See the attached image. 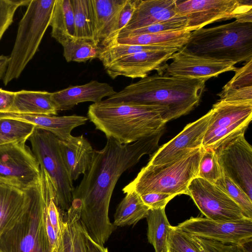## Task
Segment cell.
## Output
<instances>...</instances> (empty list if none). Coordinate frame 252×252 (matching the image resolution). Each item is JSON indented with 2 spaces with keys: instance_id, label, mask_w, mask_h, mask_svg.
<instances>
[{
  "instance_id": "6da1fadb",
  "label": "cell",
  "mask_w": 252,
  "mask_h": 252,
  "mask_svg": "<svg viewBox=\"0 0 252 252\" xmlns=\"http://www.w3.org/2000/svg\"><path fill=\"white\" fill-rule=\"evenodd\" d=\"M164 130L127 144L108 137L103 149L94 150L90 167L74 189L72 197L81 203L80 223L98 244L104 245L116 226L110 222L108 212L118 180L143 156L156 150Z\"/></svg>"
},
{
  "instance_id": "7a4b0ae2",
  "label": "cell",
  "mask_w": 252,
  "mask_h": 252,
  "mask_svg": "<svg viewBox=\"0 0 252 252\" xmlns=\"http://www.w3.org/2000/svg\"><path fill=\"white\" fill-rule=\"evenodd\" d=\"M205 82L159 74L147 76L103 100L163 108L167 123L188 114L198 105Z\"/></svg>"
},
{
  "instance_id": "3957f363",
  "label": "cell",
  "mask_w": 252,
  "mask_h": 252,
  "mask_svg": "<svg viewBox=\"0 0 252 252\" xmlns=\"http://www.w3.org/2000/svg\"><path fill=\"white\" fill-rule=\"evenodd\" d=\"M163 108L102 101L90 105L88 118L95 128L123 144L132 143L165 128Z\"/></svg>"
},
{
  "instance_id": "277c9868",
  "label": "cell",
  "mask_w": 252,
  "mask_h": 252,
  "mask_svg": "<svg viewBox=\"0 0 252 252\" xmlns=\"http://www.w3.org/2000/svg\"><path fill=\"white\" fill-rule=\"evenodd\" d=\"M40 171L38 181L23 190L27 200L23 213L0 235V252H51L43 218L51 178L43 169Z\"/></svg>"
},
{
  "instance_id": "5b68a950",
  "label": "cell",
  "mask_w": 252,
  "mask_h": 252,
  "mask_svg": "<svg viewBox=\"0 0 252 252\" xmlns=\"http://www.w3.org/2000/svg\"><path fill=\"white\" fill-rule=\"evenodd\" d=\"M184 47L206 58L235 64L252 60V23L233 22L190 32Z\"/></svg>"
},
{
  "instance_id": "8992f818",
  "label": "cell",
  "mask_w": 252,
  "mask_h": 252,
  "mask_svg": "<svg viewBox=\"0 0 252 252\" xmlns=\"http://www.w3.org/2000/svg\"><path fill=\"white\" fill-rule=\"evenodd\" d=\"M202 148L196 149L184 157L160 165L148 163L122 191H135L142 195L164 193L177 196L187 194L191 181L198 176Z\"/></svg>"
},
{
  "instance_id": "52a82bcc",
  "label": "cell",
  "mask_w": 252,
  "mask_h": 252,
  "mask_svg": "<svg viewBox=\"0 0 252 252\" xmlns=\"http://www.w3.org/2000/svg\"><path fill=\"white\" fill-rule=\"evenodd\" d=\"M56 0H31L18 27L16 37L8 56L3 83L18 79L38 50L50 26Z\"/></svg>"
},
{
  "instance_id": "ba28073f",
  "label": "cell",
  "mask_w": 252,
  "mask_h": 252,
  "mask_svg": "<svg viewBox=\"0 0 252 252\" xmlns=\"http://www.w3.org/2000/svg\"><path fill=\"white\" fill-rule=\"evenodd\" d=\"M28 140L40 167L48 174L55 186L57 204L61 215L64 216L71 205L74 188L60 152L59 139L50 132L35 127Z\"/></svg>"
},
{
  "instance_id": "9c48e42d",
  "label": "cell",
  "mask_w": 252,
  "mask_h": 252,
  "mask_svg": "<svg viewBox=\"0 0 252 252\" xmlns=\"http://www.w3.org/2000/svg\"><path fill=\"white\" fill-rule=\"evenodd\" d=\"M176 12L188 19L191 32L215 22L235 18L252 23V1L243 0H177Z\"/></svg>"
},
{
  "instance_id": "30bf717a",
  "label": "cell",
  "mask_w": 252,
  "mask_h": 252,
  "mask_svg": "<svg viewBox=\"0 0 252 252\" xmlns=\"http://www.w3.org/2000/svg\"><path fill=\"white\" fill-rule=\"evenodd\" d=\"M245 132L232 134L213 149L223 175L252 200V147L245 137Z\"/></svg>"
},
{
  "instance_id": "8fae6325",
  "label": "cell",
  "mask_w": 252,
  "mask_h": 252,
  "mask_svg": "<svg viewBox=\"0 0 252 252\" xmlns=\"http://www.w3.org/2000/svg\"><path fill=\"white\" fill-rule=\"evenodd\" d=\"M25 143L0 145V183L24 190L39 180L40 165Z\"/></svg>"
},
{
  "instance_id": "7c38bea8",
  "label": "cell",
  "mask_w": 252,
  "mask_h": 252,
  "mask_svg": "<svg viewBox=\"0 0 252 252\" xmlns=\"http://www.w3.org/2000/svg\"><path fill=\"white\" fill-rule=\"evenodd\" d=\"M187 195L209 220L231 222L252 219L220 188L200 177H196L191 181Z\"/></svg>"
},
{
  "instance_id": "4fadbf2b",
  "label": "cell",
  "mask_w": 252,
  "mask_h": 252,
  "mask_svg": "<svg viewBox=\"0 0 252 252\" xmlns=\"http://www.w3.org/2000/svg\"><path fill=\"white\" fill-rule=\"evenodd\" d=\"M211 116L202 148L213 149L236 132L246 131L252 118V103L218 100L210 110Z\"/></svg>"
},
{
  "instance_id": "5bb4252c",
  "label": "cell",
  "mask_w": 252,
  "mask_h": 252,
  "mask_svg": "<svg viewBox=\"0 0 252 252\" xmlns=\"http://www.w3.org/2000/svg\"><path fill=\"white\" fill-rule=\"evenodd\" d=\"M177 226L194 236L222 243L243 245L252 241V219L224 222L191 217Z\"/></svg>"
},
{
  "instance_id": "9a60e30c",
  "label": "cell",
  "mask_w": 252,
  "mask_h": 252,
  "mask_svg": "<svg viewBox=\"0 0 252 252\" xmlns=\"http://www.w3.org/2000/svg\"><path fill=\"white\" fill-rule=\"evenodd\" d=\"M170 64H164L158 70L161 75L190 78L206 81L223 72L234 71L232 62L204 58L193 54L184 47L171 56Z\"/></svg>"
},
{
  "instance_id": "2e32d148",
  "label": "cell",
  "mask_w": 252,
  "mask_h": 252,
  "mask_svg": "<svg viewBox=\"0 0 252 252\" xmlns=\"http://www.w3.org/2000/svg\"><path fill=\"white\" fill-rule=\"evenodd\" d=\"M210 116V110L198 120L188 124L177 136L159 148L152 155L148 163L154 165L165 164L202 148Z\"/></svg>"
},
{
  "instance_id": "e0dca14e",
  "label": "cell",
  "mask_w": 252,
  "mask_h": 252,
  "mask_svg": "<svg viewBox=\"0 0 252 252\" xmlns=\"http://www.w3.org/2000/svg\"><path fill=\"white\" fill-rule=\"evenodd\" d=\"M180 49L142 52L119 59L105 69L112 79L120 76L142 78L158 70Z\"/></svg>"
},
{
  "instance_id": "ac0fdd59",
  "label": "cell",
  "mask_w": 252,
  "mask_h": 252,
  "mask_svg": "<svg viewBox=\"0 0 252 252\" xmlns=\"http://www.w3.org/2000/svg\"><path fill=\"white\" fill-rule=\"evenodd\" d=\"M126 0H90L96 45L102 48L116 42L118 19Z\"/></svg>"
},
{
  "instance_id": "d6986e66",
  "label": "cell",
  "mask_w": 252,
  "mask_h": 252,
  "mask_svg": "<svg viewBox=\"0 0 252 252\" xmlns=\"http://www.w3.org/2000/svg\"><path fill=\"white\" fill-rule=\"evenodd\" d=\"M116 92L108 83L92 80L84 85L69 86L52 93V98L58 111H64L71 109L82 102H99L103 98L109 97Z\"/></svg>"
},
{
  "instance_id": "ffe728a7",
  "label": "cell",
  "mask_w": 252,
  "mask_h": 252,
  "mask_svg": "<svg viewBox=\"0 0 252 252\" xmlns=\"http://www.w3.org/2000/svg\"><path fill=\"white\" fill-rule=\"evenodd\" d=\"M176 6L177 0H138L129 21L118 37L130 31L174 18L178 15Z\"/></svg>"
},
{
  "instance_id": "44dd1931",
  "label": "cell",
  "mask_w": 252,
  "mask_h": 252,
  "mask_svg": "<svg viewBox=\"0 0 252 252\" xmlns=\"http://www.w3.org/2000/svg\"><path fill=\"white\" fill-rule=\"evenodd\" d=\"M11 118L34 125L50 132L61 140H67L75 127L84 125L88 117L75 114L55 116L52 115L20 114L12 112L0 113V118Z\"/></svg>"
},
{
  "instance_id": "7402d4cb",
  "label": "cell",
  "mask_w": 252,
  "mask_h": 252,
  "mask_svg": "<svg viewBox=\"0 0 252 252\" xmlns=\"http://www.w3.org/2000/svg\"><path fill=\"white\" fill-rule=\"evenodd\" d=\"M60 152L72 181H76L90 167L94 150L83 135L72 136L67 140L59 139Z\"/></svg>"
},
{
  "instance_id": "603a6c76",
  "label": "cell",
  "mask_w": 252,
  "mask_h": 252,
  "mask_svg": "<svg viewBox=\"0 0 252 252\" xmlns=\"http://www.w3.org/2000/svg\"><path fill=\"white\" fill-rule=\"evenodd\" d=\"M58 112L57 105L52 98V93L23 90L15 92L10 112L56 115Z\"/></svg>"
},
{
  "instance_id": "cb8c5ba5",
  "label": "cell",
  "mask_w": 252,
  "mask_h": 252,
  "mask_svg": "<svg viewBox=\"0 0 252 252\" xmlns=\"http://www.w3.org/2000/svg\"><path fill=\"white\" fill-rule=\"evenodd\" d=\"M27 197L24 190L0 183V235L23 213Z\"/></svg>"
},
{
  "instance_id": "d4e9b609",
  "label": "cell",
  "mask_w": 252,
  "mask_h": 252,
  "mask_svg": "<svg viewBox=\"0 0 252 252\" xmlns=\"http://www.w3.org/2000/svg\"><path fill=\"white\" fill-rule=\"evenodd\" d=\"M50 26L51 36L62 45L76 39L71 0H56Z\"/></svg>"
},
{
  "instance_id": "484cf974",
  "label": "cell",
  "mask_w": 252,
  "mask_h": 252,
  "mask_svg": "<svg viewBox=\"0 0 252 252\" xmlns=\"http://www.w3.org/2000/svg\"><path fill=\"white\" fill-rule=\"evenodd\" d=\"M190 32L186 30L145 34L117 38L120 44L180 49L188 42Z\"/></svg>"
},
{
  "instance_id": "4316f807",
  "label": "cell",
  "mask_w": 252,
  "mask_h": 252,
  "mask_svg": "<svg viewBox=\"0 0 252 252\" xmlns=\"http://www.w3.org/2000/svg\"><path fill=\"white\" fill-rule=\"evenodd\" d=\"M149 210L140 195L133 190L129 191L117 206L113 224L117 226L134 225L147 217Z\"/></svg>"
},
{
  "instance_id": "83f0119b",
  "label": "cell",
  "mask_w": 252,
  "mask_h": 252,
  "mask_svg": "<svg viewBox=\"0 0 252 252\" xmlns=\"http://www.w3.org/2000/svg\"><path fill=\"white\" fill-rule=\"evenodd\" d=\"M165 208L150 209L146 218L148 224L147 238L155 252H167V238L171 225Z\"/></svg>"
},
{
  "instance_id": "f1b7e54d",
  "label": "cell",
  "mask_w": 252,
  "mask_h": 252,
  "mask_svg": "<svg viewBox=\"0 0 252 252\" xmlns=\"http://www.w3.org/2000/svg\"><path fill=\"white\" fill-rule=\"evenodd\" d=\"M76 39L94 42V27L90 0H71Z\"/></svg>"
},
{
  "instance_id": "f546056e",
  "label": "cell",
  "mask_w": 252,
  "mask_h": 252,
  "mask_svg": "<svg viewBox=\"0 0 252 252\" xmlns=\"http://www.w3.org/2000/svg\"><path fill=\"white\" fill-rule=\"evenodd\" d=\"M176 48L120 44L117 42L101 48L98 58L105 68L121 58L136 53L152 51L169 50Z\"/></svg>"
},
{
  "instance_id": "4dcf8cb0",
  "label": "cell",
  "mask_w": 252,
  "mask_h": 252,
  "mask_svg": "<svg viewBox=\"0 0 252 252\" xmlns=\"http://www.w3.org/2000/svg\"><path fill=\"white\" fill-rule=\"evenodd\" d=\"M35 127L20 120L0 118V145L12 142H26Z\"/></svg>"
},
{
  "instance_id": "1f68e13d",
  "label": "cell",
  "mask_w": 252,
  "mask_h": 252,
  "mask_svg": "<svg viewBox=\"0 0 252 252\" xmlns=\"http://www.w3.org/2000/svg\"><path fill=\"white\" fill-rule=\"evenodd\" d=\"M63 57L67 62L85 63L98 58L101 48L93 41L74 39L62 45Z\"/></svg>"
},
{
  "instance_id": "d6a6232c",
  "label": "cell",
  "mask_w": 252,
  "mask_h": 252,
  "mask_svg": "<svg viewBox=\"0 0 252 252\" xmlns=\"http://www.w3.org/2000/svg\"><path fill=\"white\" fill-rule=\"evenodd\" d=\"M167 252H203L193 236L171 225L167 238Z\"/></svg>"
},
{
  "instance_id": "836d02e7",
  "label": "cell",
  "mask_w": 252,
  "mask_h": 252,
  "mask_svg": "<svg viewBox=\"0 0 252 252\" xmlns=\"http://www.w3.org/2000/svg\"><path fill=\"white\" fill-rule=\"evenodd\" d=\"M187 24V18L184 16L178 15L174 18L168 21L125 33L119 35L117 38L145 34L186 30Z\"/></svg>"
},
{
  "instance_id": "e575fe53",
  "label": "cell",
  "mask_w": 252,
  "mask_h": 252,
  "mask_svg": "<svg viewBox=\"0 0 252 252\" xmlns=\"http://www.w3.org/2000/svg\"><path fill=\"white\" fill-rule=\"evenodd\" d=\"M80 208V201L73 199L70 208L63 216L70 223L74 252H86L83 229L79 220Z\"/></svg>"
},
{
  "instance_id": "d590c367",
  "label": "cell",
  "mask_w": 252,
  "mask_h": 252,
  "mask_svg": "<svg viewBox=\"0 0 252 252\" xmlns=\"http://www.w3.org/2000/svg\"><path fill=\"white\" fill-rule=\"evenodd\" d=\"M252 219V200L229 178L222 176L215 184Z\"/></svg>"
},
{
  "instance_id": "8d00e7d4",
  "label": "cell",
  "mask_w": 252,
  "mask_h": 252,
  "mask_svg": "<svg viewBox=\"0 0 252 252\" xmlns=\"http://www.w3.org/2000/svg\"><path fill=\"white\" fill-rule=\"evenodd\" d=\"M222 176L214 150L202 148L197 177L214 184Z\"/></svg>"
},
{
  "instance_id": "74e56055",
  "label": "cell",
  "mask_w": 252,
  "mask_h": 252,
  "mask_svg": "<svg viewBox=\"0 0 252 252\" xmlns=\"http://www.w3.org/2000/svg\"><path fill=\"white\" fill-rule=\"evenodd\" d=\"M31 0H0V40L12 24L17 9L27 6Z\"/></svg>"
},
{
  "instance_id": "f35d334b",
  "label": "cell",
  "mask_w": 252,
  "mask_h": 252,
  "mask_svg": "<svg viewBox=\"0 0 252 252\" xmlns=\"http://www.w3.org/2000/svg\"><path fill=\"white\" fill-rule=\"evenodd\" d=\"M234 71V76L223 86L220 93L252 86V60L246 62L242 67H236Z\"/></svg>"
},
{
  "instance_id": "ab89813d",
  "label": "cell",
  "mask_w": 252,
  "mask_h": 252,
  "mask_svg": "<svg viewBox=\"0 0 252 252\" xmlns=\"http://www.w3.org/2000/svg\"><path fill=\"white\" fill-rule=\"evenodd\" d=\"M193 236L203 252H251L247 248L248 243L242 245L222 243Z\"/></svg>"
},
{
  "instance_id": "60d3db41",
  "label": "cell",
  "mask_w": 252,
  "mask_h": 252,
  "mask_svg": "<svg viewBox=\"0 0 252 252\" xmlns=\"http://www.w3.org/2000/svg\"><path fill=\"white\" fill-rule=\"evenodd\" d=\"M219 100L229 102L252 103V86L233 89L217 94Z\"/></svg>"
},
{
  "instance_id": "b9f144b4",
  "label": "cell",
  "mask_w": 252,
  "mask_h": 252,
  "mask_svg": "<svg viewBox=\"0 0 252 252\" xmlns=\"http://www.w3.org/2000/svg\"><path fill=\"white\" fill-rule=\"evenodd\" d=\"M145 205L150 209L165 208L167 204L175 196L164 193H149L140 195Z\"/></svg>"
},
{
  "instance_id": "7bdbcfd3",
  "label": "cell",
  "mask_w": 252,
  "mask_h": 252,
  "mask_svg": "<svg viewBox=\"0 0 252 252\" xmlns=\"http://www.w3.org/2000/svg\"><path fill=\"white\" fill-rule=\"evenodd\" d=\"M60 246L62 252H74L70 223L63 218Z\"/></svg>"
},
{
  "instance_id": "ee69618b",
  "label": "cell",
  "mask_w": 252,
  "mask_h": 252,
  "mask_svg": "<svg viewBox=\"0 0 252 252\" xmlns=\"http://www.w3.org/2000/svg\"><path fill=\"white\" fill-rule=\"evenodd\" d=\"M138 0H127L119 15L117 35L125 28L129 21L136 8Z\"/></svg>"
},
{
  "instance_id": "f6af8a7d",
  "label": "cell",
  "mask_w": 252,
  "mask_h": 252,
  "mask_svg": "<svg viewBox=\"0 0 252 252\" xmlns=\"http://www.w3.org/2000/svg\"><path fill=\"white\" fill-rule=\"evenodd\" d=\"M14 95L15 92L0 88V113L11 111Z\"/></svg>"
},
{
  "instance_id": "bcb514c9",
  "label": "cell",
  "mask_w": 252,
  "mask_h": 252,
  "mask_svg": "<svg viewBox=\"0 0 252 252\" xmlns=\"http://www.w3.org/2000/svg\"><path fill=\"white\" fill-rule=\"evenodd\" d=\"M83 235L86 252H108L106 248H104L103 246L95 242L90 237L84 229Z\"/></svg>"
},
{
  "instance_id": "7dc6e473",
  "label": "cell",
  "mask_w": 252,
  "mask_h": 252,
  "mask_svg": "<svg viewBox=\"0 0 252 252\" xmlns=\"http://www.w3.org/2000/svg\"><path fill=\"white\" fill-rule=\"evenodd\" d=\"M8 56L0 55V68L7 66L8 63Z\"/></svg>"
},
{
  "instance_id": "c3c4849f",
  "label": "cell",
  "mask_w": 252,
  "mask_h": 252,
  "mask_svg": "<svg viewBox=\"0 0 252 252\" xmlns=\"http://www.w3.org/2000/svg\"><path fill=\"white\" fill-rule=\"evenodd\" d=\"M6 68L7 66H4L0 68V80L3 78Z\"/></svg>"
},
{
  "instance_id": "681fc988",
  "label": "cell",
  "mask_w": 252,
  "mask_h": 252,
  "mask_svg": "<svg viewBox=\"0 0 252 252\" xmlns=\"http://www.w3.org/2000/svg\"><path fill=\"white\" fill-rule=\"evenodd\" d=\"M52 252H62L60 246H59V247L58 249L54 250L52 251Z\"/></svg>"
}]
</instances>
